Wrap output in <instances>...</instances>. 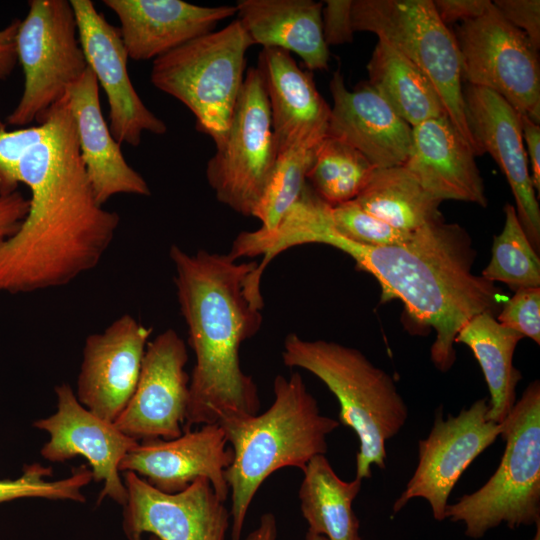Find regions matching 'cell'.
Instances as JSON below:
<instances>
[{
  "label": "cell",
  "instance_id": "obj_1",
  "mask_svg": "<svg viewBox=\"0 0 540 540\" xmlns=\"http://www.w3.org/2000/svg\"><path fill=\"white\" fill-rule=\"evenodd\" d=\"M46 133L23 157L31 197L17 230L0 240V293L61 287L93 270L120 218L99 205L82 162L66 95L44 116Z\"/></svg>",
  "mask_w": 540,
  "mask_h": 540
},
{
  "label": "cell",
  "instance_id": "obj_2",
  "mask_svg": "<svg viewBox=\"0 0 540 540\" xmlns=\"http://www.w3.org/2000/svg\"><path fill=\"white\" fill-rule=\"evenodd\" d=\"M188 344L195 355L183 432L258 414L260 399L253 378L241 368V344L261 328L263 303L249 293L258 262H238L229 254L177 245L169 251Z\"/></svg>",
  "mask_w": 540,
  "mask_h": 540
},
{
  "label": "cell",
  "instance_id": "obj_3",
  "mask_svg": "<svg viewBox=\"0 0 540 540\" xmlns=\"http://www.w3.org/2000/svg\"><path fill=\"white\" fill-rule=\"evenodd\" d=\"M329 246L377 279L382 302L399 299L411 321L435 330L430 356L441 372L456 361L459 331L474 316L494 315L499 307L500 289L472 271L475 250L468 233L443 218L413 231L399 244L365 246L336 233Z\"/></svg>",
  "mask_w": 540,
  "mask_h": 540
},
{
  "label": "cell",
  "instance_id": "obj_4",
  "mask_svg": "<svg viewBox=\"0 0 540 540\" xmlns=\"http://www.w3.org/2000/svg\"><path fill=\"white\" fill-rule=\"evenodd\" d=\"M274 400L262 414L220 422L233 461L225 470L231 495L230 536L241 540L250 504L261 484L284 467L301 471L315 456L326 454L327 437L340 422L320 412L302 376L277 375Z\"/></svg>",
  "mask_w": 540,
  "mask_h": 540
},
{
  "label": "cell",
  "instance_id": "obj_5",
  "mask_svg": "<svg viewBox=\"0 0 540 540\" xmlns=\"http://www.w3.org/2000/svg\"><path fill=\"white\" fill-rule=\"evenodd\" d=\"M282 360L318 377L340 405L339 422L357 435L356 478H371L373 465L385 469L387 442L407 422L408 406L393 378L361 351L336 342L286 336Z\"/></svg>",
  "mask_w": 540,
  "mask_h": 540
},
{
  "label": "cell",
  "instance_id": "obj_6",
  "mask_svg": "<svg viewBox=\"0 0 540 540\" xmlns=\"http://www.w3.org/2000/svg\"><path fill=\"white\" fill-rule=\"evenodd\" d=\"M501 461L484 485L446 507V519L480 539L505 523L510 529L540 521V383L533 381L500 423Z\"/></svg>",
  "mask_w": 540,
  "mask_h": 540
},
{
  "label": "cell",
  "instance_id": "obj_7",
  "mask_svg": "<svg viewBox=\"0 0 540 540\" xmlns=\"http://www.w3.org/2000/svg\"><path fill=\"white\" fill-rule=\"evenodd\" d=\"M254 45L239 19L153 60L151 83L183 103L216 148L229 129Z\"/></svg>",
  "mask_w": 540,
  "mask_h": 540
},
{
  "label": "cell",
  "instance_id": "obj_8",
  "mask_svg": "<svg viewBox=\"0 0 540 540\" xmlns=\"http://www.w3.org/2000/svg\"><path fill=\"white\" fill-rule=\"evenodd\" d=\"M351 17L354 32L376 34L422 72L454 128L482 156L466 119L458 47L433 1L353 0Z\"/></svg>",
  "mask_w": 540,
  "mask_h": 540
},
{
  "label": "cell",
  "instance_id": "obj_9",
  "mask_svg": "<svg viewBox=\"0 0 540 540\" xmlns=\"http://www.w3.org/2000/svg\"><path fill=\"white\" fill-rule=\"evenodd\" d=\"M28 5L16 35L24 89L7 117L8 124L21 128L41 123L88 68L70 1L31 0Z\"/></svg>",
  "mask_w": 540,
  "mask_h": 540
},
{
  "label": "cell",
  "instance_id": "obj_10",
  "mask_svg": "<svg viewBox=\"0 0 540 540\" xmlns=\"http://www.w3.org/2000/svg\"><path fill=\"white\" fill-rule=\"evenodd\" d=\"M278 156L262 75L249 68L223 143L209 159L206 177L222 204L252 216Z\"/></svg>",
  "mask_w": 540,
  "mask_h": 540
},
{
  "label": "cell",
  "instance_id": "obj_11",
  "mask_svg": "<svg viewBox=\"0 0 540 540\" xmlns=\"http://www.w3.org/2000/svg\"><path fill=\"white\" fill-rule=\"evenodd\" d=\"M452 33L462 80L495 92L519 115L539 124V58L526 34L493 3L483 15L459 23Z\"/></svg>",
  "mask_w": 540,
  "mask_h": 540
},
{
  "label": "cell",
  "instance_id": "obj_12",
  "mask_svg": "<svg viewBox=\"0 0 540 540\" xmlns=\"http://www.w3.org/2000/svg\"><path fill=\"white\" fill-rule=\"evenodd\" d=\"M486 398L444 419L442 407L435 413L432 428L418 443V463L392 511H401L415 498L425 499L436 521L446 519L450 494L468 466L501 433V425L488 417Z\"/></svg>",
  "mask_w": 540,
  "mask_h": 540
},
{
  "label": "cell",
  "instance_id": "obj_13",
  "mask_svg": "<svg viewBox=\"0 0 540 540\" xmlns=\"http://www.w3.org/2000/svg\"><path fill=\"white\" fill-rule=\"evenodd\" d=\"M128 498L122 528L128 540L149 533L159 540H225L230 511L206 478L184 490L162 492L134 472H123Z\"/></svg>",
  "mask_w": 540,
  "mask_h": 540
},
{
  "label": "cell",
  "instance_id": "obj_14",
  "mask_svg": "<svg viewBox=\"0 0 540 540\" xmlns=\"http://www.w3.org/2000/svg\"><path fill=\"white\" fill-rule=\"evenodd\" d=\"M55 394L56 412L33 422L35 428L49 435V440L41 448V456L52 463H64L76 456L85 457L93 481L104 483L97 502L109 498L124 506L128 493L119 465L139 441L120 431L114 422L84 407L69 384L57 385Z\"/></svg>",
  "mask_w": 540,
  "mask_h": 540
},
{
  "label": "cell",
  "instance_id": "obj_15",
  "mask_svg": "<svg viewBox=\"0 0 540 540\" xmlns=\"http://www.w3.org/2000/svg\"><path fill=\"white\" fill-rule=\"evenodd\" d=\"M187 347L173 329L148 342L135 391L114 421L137 440H170L183 433L190 376L185 371Z\"/></svg>",
  "mask_w": 540,
  "mask_h": 540
},
{
  "label": "cell",
  "instance_id": "obj_16",
  "mask_svg": "<svg viewBox=\"0 0 540 540\" xmlns=\"http://www.w3.org/2000/svg\"><path fill=\"white\" fill-rule=\"evenodd\" d=\"M70 4L88 68L107 96L109 128L115 140L136 147L145 131L165 134L166 124L147 108L130 80L129 57L119 28L111 25L90 0H70Z\"/></svg>",
  "mask_w": 540,
  "mask_h": 540
},
{
  "label": "cell",
  "instance_id": "obj_17",
  "mask_svg": "<svg viewBox=\"0 0 540 540\" xmlns=\"http://www.w3.org/2000/svg\"><path fill=\"white\" fill-rule=\"evenodd\" d=\"M152 328L129 314L84 343L75 395L99 417L114 422L132 397Z\"/></svg>",
  "mask_w": 540,
  "mask_h": 540
},
{
  "label": "cell",
  "instance_id": "obj_18",
  "mask_svg": "<svg viewBox=\"0 0 540 540\" xmlns=\"http://www.w3.org/2000/svg\"><path fill=\"white\" fill-rule=\"evenodd\" d=\"M228 445L220 425L205 424L174 439L139 441L125 455L119 470L134 472L154 488L169 494L206 478L218 497L226 501L229 488L225 470L234 456Z\"/></svg>",
  "mask_w": 540,
  "mask_h": 540
},
{
  "label": "cell",
  "instance_id": "obj_19",
  "mask_svg": "<svg viewBox=\"0 0 540 540\" xmlns=\"http://www.w3.org/2000/svg\"><path fill=\"white\" fill-rule=\"evenodd\" d=\"M470 132L483 155L498 163L513 192L519 222L536 252L540 245V209L528 168L519 114L501 96L482 87L463 88Z\"/></svg>",
  "mask_w": 540,
  "mask_h": 540
},
{
  "label": "cell",
  "instance_id": "obj_20",
  "mask_svg": "<svg viewBox=\"0 0 540 540\" xmlns=\"http://www.w3.org/2000/svg\"><path fill=\"white\" fill-rule=\"evenodd\" d=\"M333 107L327 136L361 152L376 168L403 166L412 144V127L368 83L347 89L336 71L330 81Z\"/></svg>",
  "mask_w": 540,
  "mask_h": 540
},
{
  "label": "cell",
  "instance_id": "obj_21",
  "mask_svg": "<svg viewBox=\"0 0 540 540\" xmlns=\"http://www.w3.org/2000/svg\"><path fill=\"white\" fill-rule=\"evenodd\" d=\"M257 68L267 93L278 154L316 148L328 134L331 107L312 75L288 51L273 47L262 49Z\"/></svg>",
  "mask_w": 540,
  "mask_h": 540
},
{
  "label": "cell",
  "instance_id": "obj_22",
  "mask_svg": "<svg viewBox=\"0 0 540 540\" xmlns=\"http://www.w3.org/2000/svg\"><path fill=\"white\" fill-rule=\"evenodd\" d=\"M120 21V34L128 57L156 59L183 44L212 32L223 19L236 14V6L205 7L182 0H104Z\"/></svg>",
  "mask_w": 540,
  "mask_h": 540
},
{
  "label": "cell",
  "instance_id": "obj_23",
  "mask_svg": "<svg viewBox=\"0 0 540 540\" xmlns=\"http://www.w3.org/2000/svg\"><path fill=\"white\" fill-rule=\"evenodd\" d=\"M80 156L97 203L103 206L117 194L149 196L145 179L125 160L120 144L105 121L99 85L93 72L84 74L67 89Z\"/></svg>",
  "mask_w": 540,
  "mask_h": 540
},
{
  "label": "cell",
  "instance_id": "obj_24",
  "mask_svg": "<svg viewBox=\"0 0 540 540\" xmlns=\"http://www.w3.org/2000/svg\"><path fill=\"white\" fill-rule=\"evenodd\" d=\"M436 199L487 206L484 184L468 142L447 116L412 127V144L403 165Z\"/></svg>",
  "mask_w": 540,
  "mask_h": 540
},
{
  "label": "cell",
  "instance_id": "obj_25",
  "mask_svg": "<svg viewBox=\"0 0 540 540\" xmlns=\"http://www.w3.org/2000/svg\"><path fill=\"white\" fill-rule=\"evenodd\" d=\"M322 2L312 0H240L238 19L254 45L294 52L310 70L328 67L322 27Z\"/></svg>",
  "mask_w": 540,
  "mask_h": 540
},
{
  "label": "cell",
  "instance_id": "obj_26",
  "mask_svg": "<svg viewBox=\"0 0 540 540\" xmlns=\"http://www.w3.org/2000/svg\"><path fill=\"white\" fill-rule=\"evenodd\" d=\"M302 472L298 496L307 532L328 540H362L352 505L363 480L344 481L324 454L313 457Z\"/></svg>",
  "mask_w": 540,
  "mask_h": 540
},
{
  "label": "cell",
  "instance_id": "obj_27",
  "mask_svg": "<svg viewBox=\"0 0 540 540\" xmlns=\"http://www.w3.org/2000/svg\"><path fill=\"white\" fill-rule=\"evenodd\" d=\"M520 333L503 326L491 313L474 316L457 334L455 343L467 345L475 355L490 393L488 417L500 424L512 411L521 372L513 365Z\"/></svg>",
  "mask_w": 540,
  "mask_h": 540
},
{
  "label": "cell",
  "instance_id": "obj_28",
  "mask_svg": "<svg viewBox=\"0 0 540 540\" xmlns=\"http://www.w3.org/2000/svg\"><path fill=\"white\" fill-rule=\"evenodd\" d=\"M366 212L390 226L413 232L442 219V201L427 192L405 166L376 168L354 199Z\"/></svg>",
  "mask_w": 540,
  "mask_h": 540
},
{
  "label": "cell",
  "instance_id": "obj_29",
  "mask_svg": "<svg viewBox=\"0 0 540 540\" xmlns=\"http://www.w3.org/2000/svg\"><path fill=\"white\" fill-rule=\"evenodd\" d=\"M368 84L411 127L447 116L429 80L405 56L378 40L367 65Z\"/></svg>",
  "mask_w": 540,
  "mask_h": 540
},
{
  "label": "cell",
  "instance_id": "obj_30",
  "mask_svg": "<svg viewBox=\"0 0 540 540\" xmlns=\"http://www.w3.org/2000/svg\"><path fill=\"white\" fill-rule=\"evenodd\" d=\"M375 169L357 149L326 136L315 148L307 181L324 202L336 206L354 200Z\"/></svg>",
  "mask_w": 540,
  "mask_h": 540
},
{
  "label": "cell",
  "instance_id": "obj_31",
  "mask_svg": "<svg viewBox=\"0 0 540 540\" xmlns=\"http://www.w3.org/2000/svg\"><path fill=\"white\" fill-rule=\"evenodd\" d=\"M505 221L495 236L492 257L481 276L490 282H502L514 291L540 287V260L523 230L516 208L504 207Z\"/></svg>",
  "mask_w": 540,
  "mask_h": 540
},
{
  "label": "cell",
  "instance_id": "obj_32",
  "mask_svg": "<svg viewBox=\"0 0 540 540\" xmlns=\"http://www.w3.org/2000/svg\"><path fill=\"white\" fill-rule=\"evenodd\" d=\"M314 149H292L279 153L262 195L252 213L261 229L272 230L299 199L307 173L314 160Z\"/></svg>",
  "mask_w": 540,
  "mask_h": 540
},
{
  "label": "cell",
  "instance_id": "obj_33",
  "mask_svg": "<svg viewBox=\"0 0 540 540\" xmlns=\"http://www.w3.org/2000/svg\"><path fill=\"white\" fill-rule=\"evenodd\" d=\"M52 473L51 467L33 463L26 465L16 479H0V503L21 498L86 501L81 490L93 481L88 465L73 468L68 477L60 480H49Z\"/></svg>",
  "mask_w": 540,
  "mask_h": 540
},
{
  "label": "cell",
  "instance_id": "obj_34",
  "mask_svg": "<svg viewBox=\"0 0 540 540\" xmlns=\"http://www.w3.org/2000/svg\"><path fill=\"white\" fill-rule=\"evenodd\" d=\"M335 230L345 238L365 246H387L406 241L412 232L396 229L362 209L354 200L331 206Z\"/></svg>",
  "mask_w": 540,
  "mask_h": 540
},
{
  "label": "cell",
  "instance_id": "obj_35",
  "mask_svg": "<svg viewBox=\"0 0 540 540\" xmlns=\"http://www.w3.org/2000/svg\"><path fill=\"white\" fill-rule=\"evenodd\" d=\"M45 133L44 122L12 131L0 122V195L17 191L21 160Z\"/></svg>",
  "mask_w": 540,
  "mask_h": 540
},
{
  "label": "cell",
  "instance_id": "obj_36",
  "mask_svg": "<svg viewBox=\"0 0 540 540\" xmlns=\"http://www.w3.org/2000/svg\"><path fill=\"white\" fill-rule=\"evenodd\" d=\"M497 321L540 344V287L515 291L503 305Z\"/></svg>",
  "mask_w": 540,
  "mask_h": 540
},
{
  "label": "cell",
  "instance_id": "obj_37",
  "mask_svg": "<svg viewBox=\"0 0 540 540\" xmlns=\"http://www.w3.org/2000/svg\"><path fill=\"white\" fill-rule=\"evenodd\" d=\"M504 18L523 31L538 51L540 47V1L496 0L492 2Z\"/></svg>",
  "mask_w": 540,
  "mask_h": 540
},
{
  "label": "cell",
  "instance_id": "obj_38",
  "mask_svg": "<svg viewBox=\"0 0 540 540\" xmlns=\"http://www.w3.org/2000/svg\"><path fill=\"white\" fill-rule=\"evenodd\" d=\"M353 0H327L322 9L324 40L329 45H340L353 40Z\"/></svg>",
  "mask_w": 540,
  "mask_h": 540
},
{
  "label": "cell",
  "instance_id": "obj_39",
  "mask_svg": "<svg viewBox=\"0 0 540 540\" xmlns=\"http://www.w3.org/2000/svg\"><path fill=\"white\" fill-rule=\"evenodd\" d=\"M433 3L445 25L477 18L492 5L489 0H436Z\"/></svg>",
  "mask_w": 540,
  "mask_h": 540
},
{
  "label": "cell",
  "instance_id": "obj_40",
  "mask_svg": "<svg viewBox=\"0 0 540 540\" xmlns=\"http://www.w3.org/2000/svg\"><path fill=\"white\" fill-rule=\"evenodd\" d=\"M29 207V199L18 190L0 195V240L12 235L25 218Z\"/></svg>",
  "mask_w": 540,
  "mask_h": 540
},
{
  "label": "cell",
  "instance_id": "obj_41",
  "mask_svg": "<svg viewBox=\"0 0 540 540\" xmlns=\"http://www.w3.org/2000/svg\"><path fill=\"white\" fill-rule=\"evenodd\" d=\"M523 141L527 145V154L531 164V179L534 189L540 191V127L524 115H519Z\"/></svg>",
  "mask_w": 540,
  "mask_h": 540
},
{
  "label": "cell",
  "instance_id": "obj_42",
  "mask_svg": "<svg viewBox=\"0 0 540 540\" xmlns=\"http://www.w3.org/2000/svg\"><path fill=\"white\" fill-rule=\"evenodd\" d=\"M19 23L20 20L15 19L5 28L0 29V81L11 75L18 62L16 35Z\"/></svg>",
  "mask_w": 540,
  "mask_h": 540
},
{
  "label": "cell",
  "instance_id": "obj_43",
  "mask_svg": "<svg viewBox=\"0 0 540 540\" xmlns=\"http://www.w3.org/2000/svg\"><path fill=\"white\" fill-rule=\"evenodd\" d=\"M277 532L276 518L272 513L267 512L260 517L258 526L247 535L245 540H276Z\"/></svg>",
  "mask_w": 540,
  "mask_h": 540
},
{
  "label": "cell",
  "instance_id": "obj_44",
  "mask_svg": "<svg viewBox=\"0 0 540 540\" xmlns=\"http://www.w3.org/2000/svg\"><path fill=\"white\" fill-rule=\"evenodd\" d=\"M306 540H328V539L325 536L307 532Z\"/></svg>",
  "mask_w": 540,
  "mask_h": 540
},
{
  "label": "cell",
  "instance_id": "obj_45",
  "mask_svg": "<svg viewBox=\"0 0 540 540\" xmlns=\"http://www.w3.org/2000/svg\"><path fill=\"white\" fill-rule=\"evenodd\" d=\"M536 531L530 540H540V521L536 524Z\"/></svg>",
  "mask_w": 540,
  "mask_h": 540
},
{
  "label": "cell",
  "instance_id": "obj_46",
  "mask_svg": "<svg viewBox=\"0 0 540 540\" xmlns=\"http://www.w3.org/2000/svg\"><path fill=\"white\" fill-rule=\"evenodd\" d=\"M148 540H159V539L153 535H150Z\"/></svg>",
  "mask_w": 540,
  "mask_h": 540
}]
</instances>
